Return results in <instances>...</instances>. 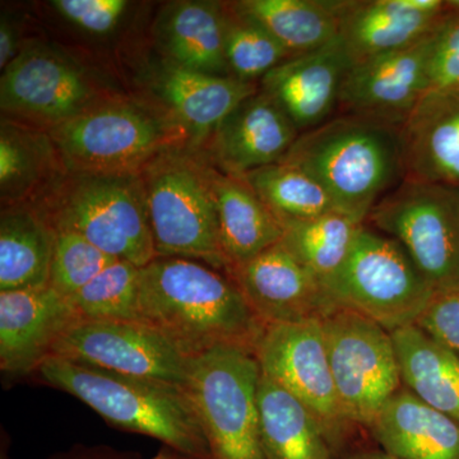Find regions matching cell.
<instances>
[{
    "instance_id": "4fadbf2b",
    "label": "cell",
    "mask_w": 459,
    "mask_h": 459,
    "mask_svg": "<svg viewBox=\"0 0 459 459\" xmlns=\"http://www.w3.org/2000/svg\"><path fill=\"white\" fill-rule=\"evenodd\" d=\"M50 356L180 386L186 385L192 359L140 320H75L57 338Z\"/></svg>"
},
{
    "instance_id": "7c38bea8",
    "label": "cell",
    "mask_w": 459,
    "mask_h": 459,
    "mask_svg": "<svg viewBox=\"0 0 459 459\" xmlns=\"http://www.w3.org/2000/svg\"><path fill=\"white\" fill-rule=\"evenodd\" d=\"M255 355L263 376L282 386L318 420L332 451L350 422L338 402L322 322L265 325Z\"/></svg>"
},
{
    "instance_id": "3957f363",
    "label": "cell",
    "mask_w": 459,
    "mask_h": 459,
    "mask_svg": "<svg viewBox=\"0 0 459 459\" xmlns=\"http://www.w3.org/2000/svg\"><path fill=\"white\" fill-rule=\"evenodd\" d=\"M38 374L48 385L82 401L114 427L155 437L178 455L211 459L197 412L184 386L56 356L42 362Z\"/></svg>"
},
{
    "instance_id": "9c48e42d",
    "label": "cell",
    "mask_w": 459,
    "mask_h": 459,
    "mask_svg": "<svg viewBox=\"0 0 459 459\" xmlns=\"http://www.w3.org/2000/svg\"><path fill=\"white\" fill-rule=\"evenodd\" d=\"M365 223L397 240L435 290L459 285V190L403 180Z\"/></svg>"
},
{
    "instance_id": "6da1fadb",
    "label": "cell",
    "mask_w": 459,
    "mask_h": 459,
    "mask_svg": "<svg viewBox=\"0 0 459 459\" xmlns=\"http://www.w3.org/2000/svg\"><path fill=\"white\" fill-rule=\"evenodd\" d=\"M138 320L189 358L220 344L255 351L265 327L228 273L171 256H157L141 268Z\"/></svg>"
},
{
    "instance_id": "7402d4cb",
    "label": "cell",
    "mask_w": 459,
    "mask_h": 459,
    "mask_svg": "<svg viewBox=\"0 0 459 459\" xmlns=\"http://www.w3.org/2000/svg\"><path fill=\"white\" fill-rule=\"evenodd\" d=\"M225 2L169 3L156 18L153 33L164 59L189 71L231 75L223 48Z\"/></svg>"
},
{
    "instance_id": "83f0119b",
    "label": "cell",
    "mask_w": 459,
    "mask_h": 459,
    "mask_svg": "<svg viewBox=\"0 0 459 459\" xmlns=\"http://www.w3.org/2000/svg\"><path fill=\"white\" fill-rule=\"evenodd\" d=\"M258 404L264 459H333L318 420L298 398L263 374Z\"/></svg>"
},
{
    "instance_id": "5b68a950",
    "label": "cell",
    "mask_w": 459,
    "mask_h": 459,
    "mask_svg": "<svg viewBox=\"0 0 459 459\" xmlns=\"http://www.w3.org/2000/svg\"><path fill=\"white\" fill-rule=\"evenodd\" d=\"M49 134L72 174L141 172L157 156L189 146L164 108L131 99L101 100Z\"/></svg>"
},
{
    "instance_id": "7a4b0ae2",
    "label": "cell",
    "mask_w": 459,
    "mask_h": 459,
    "mask_svg": "<svg viewBox=\"0 0 459 459\" xmlns=\"http://www.w3.org/2000/svg\"><path fill=\"white\" fill-rule=\"evenodd\" d=\"M402 128L352 115H334L301 133L280 162L318 181L340 212L362 223L404 180Z\"/></svg>"
},
{
    "instance_id": "1f68e13d",
    "label": "cell",
    "mask_w": 459,
    "mask_h": 459,
    "mask_svg": "<svg viewBox=\"0 0 459 459\" xmlns=\"http://www.w3.org/2000/svg\"><path fill=\"white\" fill-rule=\"evenodd\" d=\"M223 48L230 74L244 82H261L272 69L291 57L261 22L234 2H225Z\"/></svg>"
},
{
    "instance_id": "836d02e7",
    "label": "cell",
    "mask_w": 459,
    "mask_h": 459,
    "mask_svg": "<svg viewBox=\"0 0 459 459\" xmlns=\"http://www.w3.org/2000/svg\"><path fill=\"white\" fill-rule=\"evenodd\" d=\"M115 261L82 235L56 231L49 286L63 298L71 299Z\"/></svg>"
},
{
    "instance_id": "603a6c76",
    "label": "cell",
    "mask_w": 459,
    "mask_h": 459,
    "mask_svg": "<svg viewBox=\"0 0 459 459\" xmlns=\"http://www.w3.org/2000/svg\"><path fill=\"white\" fill-rule=\"evenodd\" d=\"M383 451L397 459H459V424L402 386L369 425Z\"/></svg>"
},
{
    "instance_id": "484cf974",
    "label": "cell",
    "mask_w": 459,
    "mask_h": 459,
    "mask_svg": "<svg viewBox=\"0 0 459 459\" xmlns=\"http://www.w3.org/2000/svg\"><path fill=\"white\" fill-rule=\"evenodd\" d=\"M65 172L49 132L2 119V207L35 204Z\"/></svg>"
},
{
    "instance_id": "ba28073f",
    "label": "cell",
    "mask_w": 459,
    "mask_h": 459,
    "mask_svg": "<svg viewBox=\"0 0 459 459\" xmlns=\"http://www.w3.org/2000/svg\"><path fill=\"white\" fill-rule=\"evenodd\" d=\"M435 291L403 247L367 223L327 289L337 307L367 316L391 333L416 325Z\"/></svg>"
},
{
    "instance_id": "8992f818",
    "label": "cell",
    "mask_w": 459,
    "mask_h": 459,
    "mask_svg": "<svg viewBox=\"0 0 459 459\" xmlns=\"http://www.w3.org/2000/svg\"><path fill=\"white\" fill-rule=\"evenodd\" d=\"M211 168L202 151L183 146L157 156L141 175L157 256L201 261L226 273Z\"/></svg>"
},
{
    "instance_id": "f35d334b",
    "label": "cell",
    "mask_w": 459,
    "mask_h": 459,
    "mask_svg": "<svg viewBox=\"0 0 459 459\" xmlns=\"http://www.w3.org/2000/svg\"><path fill=\"white\" fill-rule=\"evenodd\" d=\"M51 459H131L128 455L117 453L110 448H101V446H93V448H75L74 451L65 453V455H57Z\"/></svg>"
},
{
    "instance_id": "ac0fdd59",
    "label": "cell",
    "mask_w": 459,
    "mask_h": 459,
    "mask_svg": "<svg viewBox=\"0 0 459 459\" xmlns=\"http://www.w3.org/2000/svg\"><path fill=\"white\" fill-rule=\"evenodd\" d=\"M148 83L160 105L186 131L190 148L197 151L240 102L259 90V83L189 71L165 59L151 68Z\"/></svg>"
},
{
    "instance_id": "d6986e66",
    "label": "cell",
    "mask_w": 459,
    "mask_h": 459,
    "mask_svg": "<svg viewBox=\"0 0 459 459\" xmlns=\"http://www.w3.org/2000/svg\"><path fill=\"white\" fill-rule=\"evenodd\" d=\"M75 318L68 299L50 286L0 291V368L9 376L38 371Z\"/></svg>"
},
{
    "instance_id": "74e56055",
    "label": "cell",
    "mask_w": 459,
    "mask_h": 459,
    "mask_svg": "<svg viewBox=\"0 0 459 459\" xmlns=\"http://www.w3.org/2000/svg\"><path fill=\"white\" fill-rule=\"evenodd\" d=\"M25 45L21 40L20 25L9 14H2L0 21V69L5 68L21 53Z\"/></svg>"
},
{
    "instance_id": "4316f807",
    "label": "cell",
    "mask_w": 459,
    "mask_h": 459,
    "mask_svg": "<svg viewBox=\"0 0 459 459\" xmlns=\"http://www.w3.org/2000/svg\"><path fill=\"white\" fill-rule=\"evenodd\" d=\"M392 337L404 388L459 424V355L415 325Z\"/></svg>"
},
{
    "instance_id": "44dd1931",
    "label": "cell",
    "mask_w": 459,
    "mask_h": 459,
    "mask_svg": "<svg viewBox=\"0 0 459 459\" xmlns=\"http://www.w3.org/2000/svg\"><path fill=\"white\" fill-rule=\"evenodd\" d=\"M401 134L404 180L459 190V90L428 93Z\"/></svg>"
},
{
    "instance_id": "d6a6232c",
    "label": "cell",
    "mask_w": 459,
    "mask_h": 459,
    "mask_svg": "<svg viewBox=\"0 0 459 459\" xmlns=\"http://www.w3.org/2000/svg\"><path fill=\"white\" fill-rule=\"evenodd\" d=\"M141 268L115 261L99 276L68 299L77 320H138Z\"/></svg>"
},
{
    "instance_id": "f546056e",
    "label": "cell",
    "mask_w": 459,
    "mask_h": 459,
    "mask_svg": "<svg viewBox=\"0 0 459 459\" xmlns=\"http://www.w3.org/2000/svg\"><path fill=\"white\" fill-rule=\"evenodd\" d=\"M362 226L347 214L331 212L282 226L281 243L327 291L349 258Z\"/></svg>"
},
{
    "instance_id": "e575fe53",
    "label": "cell",
    "mask_w": 459,
    "mask_h": 459,
    "mask_svg": "<svg viewBox=\"0 0 459 459\" xmlns=\"http://www.w3.org/2000/svg\"><path fill=\"white\" fill-rule=\"evenodd\" d=\"M429 84V93L459 90V0H449L448 13L435 35Z\"/></svg>"
},
{
    "instance_id": "277c9868",
    "label": "cell",
    "mask_w": 459,
    "mask_h": 459,
    "mask_svg": "<svg viewBox=\"0 0 459 459\" xmlns=\"http://www.w3.org/2000/svg\"><path fill=\"white\" fill-rule=\"evenodd\" d=\"M33 205L56 231L82 235L120 261L143 268L157 258L141 172H65Z\"/></svg>"
},
{
    "instance_id": "9a60e30c",
    "label": "cell",
    "mask_w": 459,
    "mask_h": 459,
    "mask_svg": "<svg viewBox=\"0 0 459 459\" xmlns=\"http://www.w3.org/2000/svg\"><path fill=\"white\" fill-rule=\"evenodd\" d=\"M228 274L264 325L323 322L338 309L322 283L281 241Z\"/></svg>"
},
{
    "instance_id": "30bf717a",
    "label": "cell",
    "mask_w": 459,
    "mask_h": 459,
    "mask_svg": "<svg viewBox=\"0 0 459 459\" xmlns=\"http://www.w3.org/2000/svg\"><path fill=\"white\" fill-rule=\"evenodd\" d=\"M338 402L350 424L369 428L403 386L391 332L338 307L322 322Z\"/></svg>"
},
{
    "instance_id": "8fae6325",
    "label": "cell",
    "mask_w": 459,
    "mask_h": 459,
    "mask_svg": "<svg viewBox=\"0 0 459 459\" xmlns=\"http://www.w3.org/2000/svg\"><path fill=\"white\" fill-rule=\"evenodd\" d=\"M107 98L74 57L30 42L0 78L3 119L49 132Z\"/></svg>"
},
{
    "instance_id": "4dcf8cb0",
    "label": "cell",
    "mask_w": 459,
    "mask_h": 459,
    "mask_svg": "<svg viewBox=\"0 0 459 459\" xmlns=\"http://www.w3.org/2000/svg\"><path fill=\"white\" fill-rule=\"evenodd\" d=\"M281 226L340 212L318 181L294 165L279 162L243 175Z\"/></svg>"
},
{
    "instance_id": "ab89813d",
    "label": "cell",
    "mask_w": 459,
    "mask_h": 459,
    "mask_svg": "<svg viewBox=\"0 0 459 459\" xmlns=\"http://www.w3.org/2000/svg\"><path fill=\"white\" fill-rule=\"evenodd\" d=\"M347 459H397L385 451L361 452Z\"/></svg>"
},
{
    "instance_id": "5bb4252c",
    "label": "cell",
    "mask_w": 459,
    "mask_h": 459,
    "mask_svg": "<svg viewBox=\"0 0 459 459\" xmlns=\"http://www.w3.org/2000/svg\"><path fill=\"white\" fill-rule=\"evenodd\" d=\"M437 29L403 49L353 65L344 78L336 115L402 128L429 93V65Z\"/></svg>"
},
{
    "instance_id": "f1b7e54d",
    "label": "cell",
    "mask_w": 459,
    "mask_h": 459,
    "mask_svg": "<svg viewBox=\"0 0 459 459\" xmlns=\"http://www.w3.org/2000/svg\"><path fill=\"white\" fill-rule=\"evenodd\" d=\"M291 56L312 53L340 38L351 0H238Z\"/></svg>"
},
{
    "instance_id": "d4e9b609",
    "label": "cell",
    "mask_w": 459,
    "mask_h": 459,
    "mask_svg": "<svg viewBox=\"0 0 459 459\" xmlns=\"http://www.w3.org/2000/svg\"><path fill=\"white\" fill-rule=\"evenodd\" d=\"M56 230L31 204L2 207L0 291L49 286Z\"/></svg>"
},
{
    "instance_id": "2e32d148",
    "label": "cell",
    "mask_w": 459,
    "mask_h": 459,
    "mask_svg": "<svg viewBox=\"0 0 459 459\" xmlns=\"http://www.w3.org/2000/svg\"><path fill=\"white\" fill-rule=\"evenodd\" d=\"M299 135L285 111L258 90L222 120L202 152L217 170L243 177L279 164Z\"/></svg>"
},
{
    "instance_id": "d590c367",
    "label": "cell",
    "mask_w": 459,
    "mask_h": 459,
    "mask_svg": "<svg viewBox=\"0 0 459 459\" xmlns=\"http://www.w3.org/2000/svg\"><path fill=\"white\" fill-rule=\"evenodd\" d=\"M51 5L69 23L91 35H108L122 22L126 0H54Z\"/></svg>"
},
{
    "instance_id": "8d00e7d4",
    "label": "cell",
    "mask_w": 459,
    "mask_h": 459,
    "mask_svg": "<svg viewBox=\"0 0 459 459\" xmlns=\"http://www.w3.org/2000/svg\"><path fill=\"white\" fill-rule=\"evenodd\" d=\"M415 325L459 355V285L437 290Z\"/></svg>"
},
{
    "instance_id": "cb8c5ba5",
    "label": "cell",
    "mask_w": 459,
    "mask_h": 459,
    "mask_svg": "<svg viewBox=\"0 0 459 459\" xmlns=\"http://www.w3.org/2000/svg\"><path fill=\"white\" fill-rule=\"evenodd\" d=\"M211 183L229 273L279 244L283 229L243 178L225 174L212 166Z\"/></svg>"
},
{
    "instance_id": "e0dca14e",
    "label": "cell",
    "mask_w": 459,
    "mask_h": 459,
    "mask_svg": "<svg viewBox=\"0 0 459 459\" xmlns=\"http://www.w3.org/2000/svg\"><path fill=\"white\" fill-rule=\"evenodd\" d=\"M351 66L338 38L281 63L262 78L259 90L277 102L301 134L337 114L341 89Z\"/></svg>"
},
{
    "instance_id": "52a82bcc",
    "label": "cell",
    "mask_w": 459,
    "mask_h": 459,
    "mask_svg": "<svg viewBox=\"0 0 459 459\" xmlns=\"http://www.w3.org/2000/svg\"><path fill=\"white\" fill-rule=\"evenodd\" d=\"M262 370L255 351L220 344L190 359L186 388L211 459H264L259 431Z\"/></svg>"
},
{
    "instance_id": "60d3db41",
    "label": "cell",
    "mask_w": 459,
    "mask_h": 459,
    "mask_svg": "<svg viewBox=\"0 0 459 459\" xmlns=\"http://www.w3.org/2000/svg\"><path fill=\"white\" fill-rule=\"evenodd\" d=\"M153 459H179L170 452L161 451L157 453Z\"/></svg>"
},
{
    "instance_id": "ffe728a7",
    "label": "cell",
    "mask_w": 459,
    "mask_h": 459,
    "mask_svg": "<svg viewBox=\"0 0 459 459\" xmlns=\"http://www.w3.org/2000/svg\"><path fill=\"white\" fill-rule=\"evenodd\" d=\"M449 0H351L340 40L352 65L410 47L435 31Z\"/></svg>"
}]
</instances>
